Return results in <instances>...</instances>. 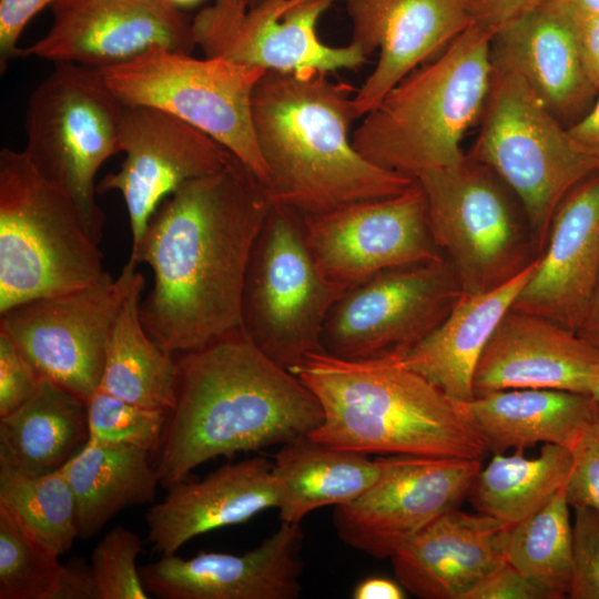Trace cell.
Instances as JSON below:
<instances>
[{
    "instance_id": "6da1fadb",
    "label": "cell",
    "mask_w": 599,
    "mask_h": 599,
    "mask_svg": "<svg viewBox=\"0 0 599 599\" xmlns=\"http://www.w3.org/2000/svg\"><path fill=\"white\" fill-rule=\"evenodd\" d=\"M271 207L264 185L234 155L161 203L130 256L153 272L140 303L153 339L187 353L243 329L246 271Z\"/></svg>"
},
{
    "instance_id": "7a4b0ae2",
    "label": "cell",
    "mask_w": 599,
    "mask_h": 599,
    "mask_svg": "<svg viewBox=\"0 0 599 599\" xmlns=\"http://www.w3.org/2000/svg\"><path fill=\"white\" fill-rule=\"evenodd\" d=\"M176 400L155 470L167 489L220 456L308 435L323 420L315 395L242 331L177 358Z\"/></svg>"
},
{
    "instance_id": "3957f363",
    "label": "cell",
    "mask_w": 599,
    "mask_h": 599,
    "mask_svg": "<svg viewBox=\"0 0 599 599\" xmlns=\"http://www.w3.org/2000/svg\"><path fill=\"white\" fill-rule=\"evenodd\" d=\"M355 89L327 72L266 71L251 104L272 204L317 214L408 190L416 179L374 165L348 136Z\"/></svg>"
},
{
    "instance_id": "277c9868",
    "label": "cell",
    "mask_w": 599,
    "mask_h": 599,
    "mask_svg": "<svg viewBox=\"0 0 599 599\" xmlns=\"http://www.w3.org/2000/svg\"><path fill=\"white\" fill-rule=\"evenodd\" d=\"M315 395L322 423L308 435L364 455L484 459L489 453L463 402L397 355L345 359L308 354L292 370Z\"/></svg>"
},
{
    "instance_id": "5b68a950",
    "label": "cell",
    "mask_w": 599,
    "mask_h": 599,
    "mask_svg": "<svg viewBox=\"0 0 599 599\" xmlns=\"http://www.w3.org/2000/svg\"><path fill=\"white\" fill-rule=\"evenodd\" d=\"M495 32L471 23L437 57L396 84L367 113L352 143L368 162L416 179L466 155L464 134L489 91Z\"/></svg>"
},
{
    "instance_id": "8992f818",
    "label": "cell",
    "mask_w": 599,
    "mask_h": 599,
    "mask_svg": "<svg viewBox=\"0 0 599 599\" xmlns=\"http://www.w3.org/2000/svg\"><path fill=\"white\" fill-rule=\"evenodd\" d=\"M80 210L24 151H0V314L84 287L105 272Z\"/></svg>"
},
{
    "instance_id": "52a82bcc",
    "label": "cell",
    "mask_w": 599,
    "mask_h": 599,
    "mask_svg": "<svg viewBox=\"0 0 599 599\" xmlns=\"http://www.w3.org/2000/svg\"><path fill=\"white\" fill-rule=\"evenodd\" d=\"M480 120L467 156L494 172L516 196L541 255L559 204L599 171V160L576 143L517 71L496 61Z\"/></svg>"
},
{
    "instance_id": "ba28073f",
    "label": "cell",
    "mask_w": 599,
    "mask_h": 599,
    "mask_svg": "<svg viewBox=\"0 0 599 599\" xmlns=\"http://www.w3.org/2000/svg\"><path fill=\"white\" fill-rule=\"evenodd\" d=\"M122 108L99 69L55 63L31 93L26 112L24 153L73 200L97 243L103 237L104 213L95 199V176L121 153Z\"/></svg>"
},
{
    "instance_id": "9c48e42d",
    "label": "cell",
    "mask_w": 599,
    "mask_h": 599,
    "mask_svg": "<svg viewBox=\"0 0 599 599\" xmlns=\"http://www.w3.org/2000/svg\"><path fill=\"white\" fill-rule=\"evenodd\" d=\"M345 288L317 267L303 214L272 204L251 253L242 300L246 336L272 361L293 370L324 352L326 318Z\"/></svg>"
},
{
    "instance_id": "30bf717a",
    "label": "cell",
    "mask_w": 599,
    "mask_h": 599,
    "mask_svg": "<svg viewBox=\"0 0 599 599\" xmlns=\"http://www.w3.org/2000/svg\"><path fill=\"white\" fill-rule=\"evenodd\" d=\"M99 70L123 104L156 108L195 126L226 148L265 187L267 169L251 114L253 91L265 70L162 47Z\"/></svg>"
},
{
    "instance_id": "8fae6325",
    "label": "cell",
    "mask_w": 599,
    "mask_h": 599,
    "mask_svg": "<svg viewBox=\"0 0 599 599\" xmlns=\"http://www.w3.org/2000/svg\"><path fill=\"white\" fill-rule=\"evenodd\" d=\"M416 180L426 197L434 242L464 293L496 288L539 256L509 189L485 165L466 156Z\"/></svg>"
},
{
    "instance_id": "7c38bea8",
    "label": "cell",
    "mask_w": 599,
    "mask_h": 599,
    "mask_svg": "<svg viewBox=\"0 0 599 599\" xmlns=\"http://www.w3.org/2000/svg\"><path fill=\"white\" fill-rule=\"evenodd\" d=\"M129 260L118 277L19 304L0 314L4 333L41 378L85 402L100 388L106 346L118 315L143 277Z\"/></svg>"
},
{
    "instance_id": "4fadbf2b",
    "label": "cell",
    "mask_w": 599,
    "mask_h": 599,
    "mask_svg": "<svg viewBox=\"0 0 599 599\" xmlns=\"http://www.w3.org/2000/svg\"><path fill=\"white\" fill-rule=\"evenodd\" d=\"M461 293L445 256L380 272L333 306L323 351L345 359L402 355L446 318Z\"/></svg>"
},
{
    "instance_id": "5bb4252c",
    "label": "cell",
    "mask_w": 599,
    "mask_h": 599,
    "mask_svg": "<svg viewBox=\"0 0 599 599\" xmlns=\"http://www.w3.org/2000/svg\"><path fill=\"white\" fill-rule=\"evenodd\" d=\"M342 0H264L243 7L213 0L192 18L205 57L222 58L265 71L333 72L356 69L366 55L355 44H325L317 34L322 14Z\"/></svg>"
},
{
    "instance_id": "9a60e30c",
    "label": "cell",
    "mask_w": 599,
    "mask_h": 599,
    "mask_svg": "<svg viewBox=\"0 0 599 599\" xmlns=\"http://www.w3.org/2000/svg\"><path fill=\"white\" fill-rule=\"evenodd\" d=\"M303 220L317 267L346 291L380 272L444 256L432 236L417 180L398 195L303 214Z\"/></svg>"
},
{
    "instance_id": "2e32d148",
    "label": "cell",
    "mask_w": 599,
    "mask_h": 599,
    "mask_svg": "<svg viewBox=\"0 0 599 599\" xmlns=\"http://www.w3.org/2000/svg\"><path fill=\"white\" fill-rule=\"evenodd\" d=\"M380 460L377 480L333 514L341 540L376 559L390 558L409 538L458 508L481 469L479 459L398 455Z\"/></svg>"
},
{
    "instance_id": "e0dca14e",
    "label": "cell",
    "mask_w": 599,
    "mask_h": 599,
    "mask_svg": "<svg viewBox=\"0 0 599 599\" xmlns=\"http://www.w3.org/2000/svg\"><path fill=\"white\" fill-rule=\"evenodd\" d=\"M116 172L97 192L119 191L125 202L132 248L142 241L161 203L190 181L220 171L233 154L216 140L156 108L123 104Z\"/></svg>"
},
{
    "instance_id": "ac0fdd59",
    "label": "cell",
    "mask_w": 599,
    "mask_h": 599,
    "mask_svg": "<svg viewBox=\"0 0 599 599\" xmlns=\"http://www.w3.org/2000/svg\"><path fill=\"white\" fill-rule=\"evenodd\" d=\"M44 37L18 57L103 69L162 47L191 53L192 18L164 0H59Z\"/></svg>"
},
{
    "instance_id": "d6986e66",
    "label": "cell",
    "mask_w": 599,
    "mask_h": 599,
    "mask_svg": "<svg viewBox=\"0 0 599 599\" xmlns=\"http://www.w3.org/2000/svg\"><path fill=\"white\" fill-rule=\"evenodd\" d=\"M344 1L352 26L349 42L366 57L379 51L376 67L353 98L357 119L474 23L467 0Z\"/></svg>"
},
{
    "instance_id": "ffe728a7",
    "label": "cell",
    "mask_w": 599,
    "mask_h": 599,
    "mask_svg": "<svg viewBox=\"0 0 599 599\" xmlns=\"http://www.w3.org/2000/svg\"><path fill=\"white\" fill-rule=\"evenodd\" d=\"M301 524H284L243 555H173L139 568L149 593L162 599H296L303 572Z\"/></svg>"
},
{
    "instance_id": "44dd1931",
    "label": "cell",
    "mask_w": 599,
    "mask_h": 599,
    "mask_svg": "<svg viewBox=\"0 0 599 599\" xmlns=\"http://www.w3.org/2000/svg\"><path fill=\"white\" fill-rule=\"evenodd\" d=\"M599 349L548 318L509 309L475 369L474 397L497 390L546 388L592 395Z\"/></svg>"
},
{
    "instance_id": "7402d4cb",
    "label": "cell",
    "mask_w": 599,
    "mask_h": 599,
    "mask_svg": "<svg viewBox=\"0 0 599 599\" xmlns=\"http://www.w3.org/2000/svg\"><path fill=\"white\" fill-rule=\"evenodd\" d=\"M599 277V171L561 201L532 276L510 309L577 332Z\"/></svg>"
},
{
    "instance_id": "603a6c76",
    "label": "cell",
    "mask_w": 599,
    "mask_h": 599,
    "mask_svg": "<svg viewBox=\"0 0 599 599\" xmlns=\"http://www.w3.org/2000/svg\"><path fill=\"white\" fill-rule=\"evenodd\" d=\"M273 463L253 457L221 466L201 480H180L145 511L148 542L156 554L173 555L212 530L247 521L276 508Z\"/></svg>"
},
{
    "instance_id": "cb8c5ba5",
    "label": "cell",
    "mask_w": 599,
    "mask_h": 599,
    "mask_svg": "<svg viewBox=\"0 0 599 599\" xmlns=\"http://www.w3.org/2000/svg\"><path fill=\"white\" fill-rule=\"evenodd\" d=\"M491 58L517 71L562 124L579 120L598 92L586 75L562 0H548L500 28Z\"/></svg>"
},
{
    "instance_id": "d4e9b609",
    "label": "cell",
    "mask_w": 599,
    "mask_h": 599,
    "mask_svg": "<svg viewBox=\"0 0 599 599\" xmlns=\"http://www.w3.org/2000/svg\"><path fill=\"white\" fill-rule=\"evenodd\" d=\"M501 521L451 509L405 541L389 558L405 590L422 599H465L505 559Z\"/></svg>"
},
{
    "instance_id": "484cf974",
    "label": "cell",
    "mask_w": 599,
    "mask_h": 599,
    "mask_svg": "<svg viewBox=\"0 0 599 599\" xmlns=\"http://www.w3.org/2000/svg\"><path fill=\"white\" fill-rule=\"evenodd\" d=\"M537 256L505 284L483 293H461L446 318L402 355V364L458 402L474 398L477 363L504 315L532 276Z\"/></svg>"
},
{
    "instance_id": "4316f807",
    "label": "cell",
    "mask_w": 599,
    "mask_h": 599,
    "mask_svg": "<svg viewBox=\"0 0 599 599\" xmlns=\"http://www.w3.org/2000/svg\"><path fill=\"white\" fill-rule=\"evenodd\" d=\"M489 453L524 451L539 443L569 450L590 420L591 395L546 388L497 390L463 403Z\"/></svg>"
},
{
    "instance_id": "83f0119b",
    "label": "cell",
    "mask_w": 599,
    "mask_h": 599,
    "mask_svg": "<svg viewBox=\"0 0 599 599\" xmlns=\"http://www.w3.org/2000/svg\"><path fill=\"white\" fill-rule=\"evenodd\" d=\"M272 474L277 489L278 517L284 524H301L315 509L347 504L379 477L382 460L335 448L300 436L281 446Z\"/></svg>"
},
{
    "instance_id": "f1b7e54d",
    "label": "cell",
    "mask_w": 599,
    "mask_h": 599,
    "mask_svg": "<svg viewBox=\"0 0 599 599\" xmlns=\"http://www.w3.org/2000/svg\"><path fill=\"white\" fill-rule=\"evenodd\" d=\"M88 436L87 402L41 378L30 399L0 417V466L33 476L57 470Z\"/></svg>"
},
{
    "instance_id": "f546056e",
    "label": "cell",
    "mask_w": 599,
    "mask_h": 599,
    "mask_svg": "<svg viewBox=\"0 0 599 599\" xmlns=\"http://www.w3.org/2000/svg\"><path fill=\"white\" fill-rule=\"evenodd\" d=\"M149 454L88 439L60 467L74 494L80 538L94 537L121 510L154 500L160 483Z\"/></svg>"
},
{
    "instance_id": "4dcf8cb0",
    "label": "cell",
    "mask_w": 599,
    "mask_h": 599,
    "mask_svg": "<svg viewBox=\"0 0 599 599\" xmlns=\"http://www.w3.org/2000/svg\"><path fill=\"white\" fill-rule=\"evenodd\" d=\"M142 277L128 295L114 323L100 389L129 403L171 412L176 400L177 359L146 332L140 303Z\"/></svg>"
},
{
    "instance_id": "1f68e13d",
    "label": "cell",
    "mask_w": 599,
    "mask_h": 599,
    "mask_svg": "<svg viewBox=\"0 0 599 599\" xmlns=\"http://www.w3.org/2000/svg\"><path fill=\"white\" fill-rule=\"evenodd\" d=\"M571 467V451L556 444H544L535 458L522 451L494 454L468 496L478 512L512 526L534 516L566 487Z\"/></svg>"
},
{
    "instance_id": "d6a6232c",
    "label": "cell",
    "mask_w": 599,
    "mask_h": 599,
    "mask_svg": "<svg viewBox=\"0 0 599 599\" xmlns=\"http://www.w3.org/2000/svg\"><path fill=\"white\" fill-rule=\"evenodd\" d=\"M565 487L530 518L504 527L497 545L515 567L549 599L568 598L572 580V526Z\"/></svg>"
},
{
    "instance_id": "836d02e7",
    "label": "cell",
    "mask_w": 599,
    "mask_h": 599,
    "mask_svg": "<svg viewBox=\"0 0 599 599\" xmlns=\"http://www.w3.org/2000/svg\"><path fill=\"white\" fill-rule=\"evenodd\" d=\"M0 507L58 556L79 537L74 494L61 468L33 476L0 466Z\"/></svg>"
},
{
    "instance_id": "e575fe53",
    "label": "cell",
    "mask_w": 599,
    "mask_h": 599,
    "mask_svg": "<svg viewBox=\"0 0 599 599\" xmlns=\"http://www.w3.org/2000/svg\"><path fill=\"white\" fill-rule=\"evenodd\" d=\"M58 558L0 507V599H49Z\"/></svg>"
},
{
    "instance_id": "d590c367",
    "label": "cell",
    "mask_w": 599,
    "mask_h": 599,
    "mask_svg": "<svg viewBox=\"0 0 599 599\" xmlns=\"http://www.w3.org/2000/svg\"><path fill=\"white\" fill-rule=\"evenodd\" d=\"M87 407L89 440L160 450L170 412L142 407L100 388Z\"/></svg>"
},
{
    "instance_id": "8d00e7d4",
    "label": "cell",
    "mask_w": 599,
    "mask_h": 599,
    "mask_svg": "<svg viewBox=\"0 0 599 599\" xmlns=\"http://www.w3.org/2000/svg\"><path fill=\"white\" fill-rule=\"evenodd\" d=\"M143 546L139 535L123 526L109 530L91 552L90 566L99 599H148L138 556Z\"/></svg>"
},
{
    "instance_id": "74e56055",
    "label": "cell",
    "mask_w": 599,
    "mask_h": 599,
    "mask_svg": "<svg viewBox=\"0 0 599 599\" xmlns=\"http://www.w3.org/2000/svg\"><path fill=\"white\" fill-rule=\"evenodd\" d=\"M570 599H599V510L575 508Z\"/></svg>"
},
{
    "instance_id": "f35d334b",
    "label": "cell",
    "mask_w": 599,
    "mask_h": 599,
    "mask_svg": "<svg viewBox=\"0 0 599 599\" xmlns=\"http://www.w3.org/2000/svg\"><path fill=\"white\" fill-rule=\"evenodd\" d=\"M596 400V399H595ZM572 467L565 487L570 507L599 510V403L580 437L570 449Z\"/></svg>"
},
{
    "instance_id": "ab89813d",
    "label": "cell",
    "mask_w": 599,
    "mask_h": 599,
    "mask_svg": "<svg viewBox=\"0 0 599 599\" xmlns=\"http://www.w3.org/2000/svg\"><path fill=\"white\" fill-rule=\"evenodd\" d=\"M41 382L31 363L14 343L0 332V417L30 399Z\"/></svg>"
},
{
    "instance_id": "60d3db41",
    "label": "cell",
    "mask_w": 599,
    "mask_h": 599,
    "mask_svg": "<svg viewBox=\"0 0 599 599\" xmlns=\"http://www.w3.org/2000/svg\"><path fill=\"white\" fill-rule=\"evenodd\" d=\"M59 0H0V69L18 58V40L31 19Z\"/></svg>"
},
{
    "instance_id": "b9f144b4",
    "label": "cell",
    "mask_w": 599,
    "mask_h": 599,
    "mask_svg": "<svg viewBox=\"0 0 599 599\" xmlns=\"http://www.w3.org/2000/svg\"><path fill=\"white\" fill-rule=\"evenodd\" d=\"M465 599H549L507 561L491 570Z\"/></svg>"
},
{
    "instance_id": "7bdbcfd3",
    "label": "cell",
    "mask_w": 599,
    "mask_h": 599,
    "mask_svg": "<svg viewBox=\"0 0 599 599\" xmlns=\"http://www.w3.org/2000/svg\"><path fill=\"white\" fill-rule=\"evenodd\" d=\"M567 4L570 8L572 27L586 75L591 85L599 91V13L587 12Z\"/></svg>"
},
{
    "instance_id": "ee69618b",
    "label": "cell",
    "mask_w": 599,
    "mask_h": 599,
    "mask_svg": "<svg viewBox=\"0 0 599 599\" xmlns=\"http://www.w3.org/2000/svg\"><path fill=\"white\" fill-rule=\"evenodd\" d=\"M548 0H467L473 20L495 33Z\"/></svg>"
},
{
    "instance_id": "f6af8a7d",
    "label": "cell",
    "mask_w": 599,
    "mask_h": 599,
    "mask_svg": "<svg viewBox=\"0 0 599 599\" xmlns=\"http://www.w3.org/2000/svg\"><path fill=\"white\" fill-rule=\"evenodd\" d=\"M49 599H99L91 566L80 558L62 565Z\"/></svg>"
},
{
    "instance_id": "bcb514c9",
    "label": "cell",
    "mask_w": 599,
    "mask_h": 599,
    "mask_svg": "<svg viewBox=\"0 0 599 599\" xmlns=\"http://www.w3.org/2000/svg\"><path fill=\"white\" fill-rule=\"evenodd\" d=\"M567 129L585 152L599 160V99L590 110Z\"/></svg>"
},
{
    "instance_id": "7dc6e473",
    "label": "cell",
    "mask_w": 599,
    "mask_h": 599,
    "mask_svg": "<svg viewBox=\"0 0 599 599\" xmlns=\"http://www.w3.org/2000/svg\"><path fill=\"white\" fill-rule=\"evenodd\" d=\"M354 599H404V587L385 577H367L356 585L352 592Z\"/></svg>"
},
{
    "instance_id": "c3c4849f",
    "label": "cell",
    "mask_w": 599,
    "mask_h": 599,
    "mask_svg": "<svg viewBox=\"0 0 599 599\" xmlns=\"http://www.w3.org/2000/svg\"><path fill=\"white\" fill-rule=\"evenodd\" d=\"M577 334L599 349V277L587 304Z\"/></svg>"
},
{
    "instance_id": "681fc988",
    "label": "cell",
    "mask_w": 599,
    "mask_h": 599,
    "mask_svg": "<svg viewBox=\"0 0 599 599\" xmlns=\"http://www.w3.org/2000/svg\"><path fill=\"white\" fill-rule=\"evenodd\" d=\"M570 6L592 13H599V0H562Z\"/></svg>"
},
{
    "instance_id": "f907efd6",
    "label": "cell",
    "mask_w": 599,
    "mask_h": 599,
    "mask_svg": "<svg viewBox=\"0 0 599 599\" xmlns=\"http://www.w3.org/2000/svg\"><path fill=\"white\" fill-rule=\"evenodd\" d=\"M166 3L171 4L174 8H186L192 7L201 2L202 0H164Z\"/></svg>"
},
{
    "instance_id": "816d5d0a",
    "label": "cell",
    "mask_w": 599,
    "mask_h": 599,
    "mask_svg": "<svg viewBox=\"0 0 599 599\" xmlns=\"http://www.w3.org/2000/svg\"><path fill=\"white\" fill-rule=\"evenodd\" d=\"M233 1L243 7H252L264 0H233Z\"/></svg>"
},
{
    "instance_id": "f5cc1de1",
    "label": "cell",
    "mask_w": 599,
    "mask_h": 599,
    "mask_svg": "<svg viewBox=\"0 0 599 599\" xmlns=\"http://www.w3.org/2000/svg\"><path fill=\"white\" fill-rule=\"evenodd\" d=\"M591 396L599 403V383L597 384L596 388L593 389Z\"/></svg>"
}]
</instances>
